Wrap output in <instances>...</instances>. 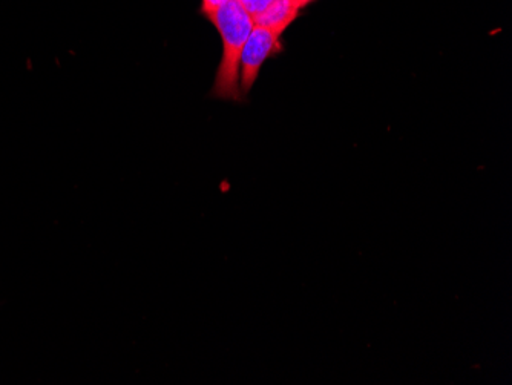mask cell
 I'll list each match as a JSON object with an SVG mask.
<instances>
[{
	"instance_id": "cell-4",
	"label": "cell",
	"mask_w": 512,
	"mask_h": 385,
	"mask_svg": "<svg viewBox=\"0 0 512 385\" xmlns=\"http://www.w3.org/2000/svg\"><path fill=\"white\" fill-rule=\"evenodd\" d=\"M237 2L252 16V19H255L269 8L273 0H237Z\"/></svg>"
},
{
	"instance_id": "cell-3",
	"label": "cell",
	"mask_w": 512,
	"mask_h": 385,
	"mask_svg": "<svg viewBox=\"0 0 512 385\" xmlns=\"http://www.w3.org/2000/svg\"><path fill=\"white\" fill-rule=\"evenodd\" d=\"M299 11L301 10H299L295 0H273L269 8L260 16L255 17L253 22H255V25H260V27L275 31V33L283 36L284 31L298 17Z\"/></svg>"
},
{
	"instance_id": "cell-1",
	"label": "cell",
	"mask_w": 512,
	"mask_h": 385,
	"mask_svg": "<svg viewBox=\"0 0 512 385\" xmlns=\"http://www.w3.org/2000/svg\"><path fill=\"white\" fill-rule=\"evenodd\" d=\"M204 17L211 20L223 40V56L215 74L211 96L218 100L240 102L243 100L240 89L241 53L255 22L237 0H229L220 10Z\"/></svg>"
},
{
	"instance_id": "cell-2",
	"label": "cell",
	"mask_w": 512,
	"mask_h": 385,
	"mask_svg": "<svg viewBox=\"0 0 512 385\" xmlns=\"http://www.w3.org/2000/svg\"><path fill=\"white\" fill-rule=\"evenodd\" d=\"M283 51L281 34L255 25L247 37L240 60V89L247 96L260 76L261 68L269 57Z\"/></svg>"
},
{
	"instance_id": "cell-6",
	"label": "cell",
	"mask_w": 512,
	"mask_h": 385,
	"mask_svg": "<svg viewBox=\"0 0 512 385\" xmlns=\"http://www.w3.org/2000/svg\"><path fill=\"white\" fill-rule=\"evenodd\" d=\"M296 5H298L299 10H302V8L307 7V5L312 4V2H315V0H295Z\"/></svg>"
},
{
	"instance_id": "cell-5",
	"label": "cell",
	"mask_w": 512,
	"mask_h": 385,
	"mask_svg": "<svg viewBox=\"0 0 512 385\" xmlns=\"http://www.w3.org/2000/svg\"><path fill=\"white\" fill-rule=\"evenodd\" d=\"M227 2H229V0H203V4H201V13H203V16L215 13V11L224 7Z\"/></svg>"
}]
</instances>
